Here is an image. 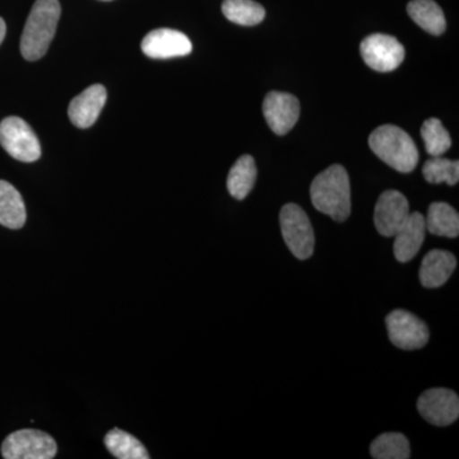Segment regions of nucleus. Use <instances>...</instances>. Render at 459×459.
Wrapping results in <instances>:
<instances>
[{
    "instance_id": "1",
    "label": "nucleus",
    "mask_w": 459,
    "mask_h": 459,
    "mask_svg": "<svg viewBox=\"0 0 459 459\" xmlns=\"http://www.w3.org/2000/svg\"><path fill=\"white\" fill-rule=\"evenodd\" d=\"M312 204L334 221H346L351 213V186L346 169L332 165L320 172L310 186Z\"/></svg>"
},
{
    "instance_id": "2",
    "label": "nucleus",
    "mask_w": 459,
    "mask_h": 459,
    "mask_svg": "<svg viewBox=\"0 0 459 459\" xmlns=\"http://www.w3.org/2000/svg\"><path fill=\"white\" fill-rule=\"evenodd\" d=\"M60 12L59 0H36L21 38V53L26 60L35 62L47 54L56 36Z\"/></svg>"
},
{
    "instance_id": "3",
    "label": "nucleus",
    "mask_w": 459,
    "mask_h": 459,
    "mask_svg": "<svg viewBox=\"0 0 459 459\" xmlns=\"http://www.w3.org/2000/svg\"><path fill=\"white\" fill-rule=\"evenodd\" d=\"M370 150L394 170L409 174L419 164V150L403 129L385 124L377 126L369 137Z\"/></svg>"
},
{
    "instance_id": "4",
    "label": "nucleus",
    "mask_w": 459,
    "mask_h": 459,
    "mask_svg": "<svg viewBox=\"0 0 459 459\" xmlns=\"http://www.w3.org/2000/svg\"><path fill=\"white\" fill-rule=\"evenodd\" d=\"M280 225L290 252L300 261L310 258L314 253L316 238L312 223L303 208L294 204L283 205L280 213Z\"/></svg>"
},
{
    "instance_id": "5",
    "label": "nucleus",
    "mask_w": 459,
    "mask_h": 459,
    "mask_svg": "<svg viewBox=\"0 0 459 459\" xmlns=\"http://www.w3.org/2000/svg\"><path fill=\"white\" fill-rule=\"evenodd\" d=\"M56 443L49 434L35 429L14 431L2 444L5 459H51L56 455Z\"/></svg>"
},
{
    "instance_id": "6",
    "label": "nucleus",
    "mask_w": 459,
    "mask_h": 459,
    "mask_svg": "<svg viewBox=\"0 0 459 459\" xmlns=\"http://www.w3.org/2000/svg\"><path fill=\"white\" fill-rule=\"evenodd\" d=\"M0 144L18 161H38L41 156L40 141L31 126L18 117H5L0 123Z\"/></svg>"
},
{
    "instance_id": "7",
    "label": "nucleus",
    "mask_w": 459,
    "mask_h": 459,
    "mask_svg": "<svg viewBox=\"0 0 459 459\" xmlns=\"http://www.w3.org/2000/svg\"><path fill=\"white\" fill-rule=\"evenodd\" d=\"M361 57L374 71L394 72L404 60V48L394 36L373 33L362 40Z\"/></svg>"
},
{
    "instance_id": "8",
    "label": "nucleus",
    "mask_w": 459,
    "mask_h": 459,
    "mask_svg": "<svg viewBox=\"0 0 459 459\" xmlns=\"http://www.w3.org/2000/svg\"><path fill=\"white\" fill-rule=\"evenodd\" d=\"M391 342L406 351L422 349L429 342L428 325L407 310L397 309L389 313L385 319Z\"/></svg>"
},
{
    "instance_id": "9",
    "label": "nucleus",
    "mask_w": 459,
    "mask_h": 459,
    "mask_svg": "<svg viewBox=\"0 0 459 459\" xmlns=\"http://www.w3.org/2000/svg\"><path fill=\"white\" fill-rule=\"evenodd\" d=\"M420 415L435 427H448L459 418V398L455 392L433 388L419 397Z\"/></svg>"
},
{
    "instance_id": "10",
    "label": "nucleus",
    "mask_w": 459,
    "mask_h": 459,
    "mask_svg": "<svg viewBox=\"0 0 459 459\" xmlns=\"http://www.w3.org/2000/svg\"><path fill=\"white\" fill-rule=\"evenodd\" d=\"M265 122L277 135H285L294 128L300 117V102L294 95L272 91L263 101Z\"/></svg>"
},
{
    "instance_id": "11",
    "label": "nucleus",
    "mask_w": 459,
    "mask_h": 459,
    "mask_svg": "<svg viewBox=\"0 0 459 459\" xmlns=\"http://www.w3.org/2000/svg\"><path fill=\"white\" fill-rule=\"evenodd\" d=\"M407 198L398 190H385L380 195L374 212L377 232L385 238H394L410 214Z\"/></svg>"
},
{
    "instance_id": "12",
    "label": "nucleus",
    "mask_w": 459,
    "mask_h": 459,
    "mask_svg": "<svg viewBox=\"0 0 459 459\" xmlns=\"http://www.w3.org/2000/svg\"><path fill=\"white\" fill-rule=\"evenodd\" d=\"M142 51L152 59H171L192 53L193 45L186 33L171 29L153 30L142 41Z\"/></svg>"
},
{
    "instance_id": "13",
    "label": "nucleus",
    "mask_w": 459,
    "mask_h": 459,
    "mask_svg": "<svg viewBox=\"0 0 459 459\" xmlns=\"http://www.w3.org/2000/svg\"><path fill=\"white\" fill-rule=\"evenodd\" d=\"M107 99V89L102 84H92L72 100L68 108L69 119L78 128H90L98 120Z\"/></svg>"
},
{
    "instance_id": "14",
    "label": "nucleus",
    "mask_w": 459,
    "mask_h": 459,
    "mask_svg": "<svg viewBox=\"0 0 459 459\" xmlns=\"http://www.w3.org/2000/svg\"><path fill=\"white\" fill-rule=\"evenodd\" d=\"M427 235V222L420 212L409 214L403 225L394 234V252L401 263L410 262L421 249Z\"/></svg>"
},
{
    "instance_id": "15",
    "label": "nucleus",
    "mask_w": 459,
    "mask_h": 459,
    "mask_svg": "<svg viewBox=\"0 0 459 459\" xmlns=\"http://www.w3.org/2000/svg\"><path fill=\"white\" fill-rule=\"evenodd\" d=\"M457 267V259L446 250H430L420 267V282L427 289L443 286Z\"/></svg>"
},
{
    "instance_id": "16",
    "label": "nucleus",
    "mask_w": 459,
    "mask_h": 459,
    "mask_svg": "<svg viewBox=\"0 0 459 459\" xmlns=\"http://www.w3.org/2000/svg\"><path fill=\"white\" fill-rule=\"evenodd\" d=\"M26 217L22 195L12 184L0 180V225L18 230L25 225Z\"/></svg>"
},
{
    "instance_id": "17",
    "label": "nucleus",
    "mask_w": 459,
    "mask_h": 459,
    "mask_svg": "<svg viewBox=\"0 0 459 459\" xmlns=\"http://www.w3.org/2000/svg\"><path fill=\"white\" fill-rule=\"evenodd\" d=\"M407 12L416 25L431 35L439 36L446 31V17L434 0H412L407 5Z\"/></svg>"
},
{
    "instance_id": "18",
    "label": "nucleus",
    "mask_w": 459,
    "mask_h": 459,
    "mask_svg": "<svg viewBox=\"0 0 459 459\" xmlns=\"http://www.w3.org/2000/svg\"><path fill=\"white\" fill-rule=\"evenodd\" d=\"M256 165L255 159L249 155L241 156L235 162L228 177V190L230 195L238 201H243L255 188L256 181Z\"/></svg>"
},
{
    "instance_id": "19",
    "label": "nucleus",
    "mask_w": 459,
    "mask_h": 459,
    "mask_svg": "<svg viewBox=\"0 0 459 459\" xmlns=\"http://www.w3.org/2000/svg\"><path fill=\"white\" fill-rule=\"evenodd\" d=\"M427 231L437 237L458 238L459 235V216L457 211L444 202H435L429 207Z\"/></svg>"
},
{
    "instance_id": "20",
    "label": "nucleus",
    "mask_w": 459,
    "mask_h": 459,
    "mask_svg": "<svg viewBox=\"0 0 459 459\" xmlns=\"http://www.w3.org/2000/svg\"><path fill=\"white\" fill-rule=\"evenodd\" d=\"M108 451L119 459H148L150 455L143 444L126 431L120 429H113L108 431L104 439Z\"/></svg>"
},
{
    "instance_id": "21",
    "label": "nucleus",
    "mask_w": 459,
    "mask_h": 459,
    "mask_svg": "<svg viewBox=\"0 0 459 459\" xmlns=\"http://www.w3.org/2000/svg\"><path fill=\"white\" fill-rule=\"evenodd\" d=\"M223 16L240 26L259 25L265 17V9L255 0H225Z\"/></svg>"
},
{
    "instance_id": "22",
    "label": "nucleus",
    "mask_w": 459,
    "mask_h": 459,
    "mask_svg": "<svg viewBox=\"0 0 459 459\" xmlns=\"http://www.w3.org/2000/svg\"><path fill=\"white\" fill-rule=\"evenodd\" d=\"M371 457L376 459H407L411 457L409 439L400 433L379 435L370 446Z\"/></svg>"
},
{
    "instance_id": "23",
    "label": "nucleus",
    "mask_w": 459,
    "mask_h": 459,
    "mask_svg": "<svg viewBox=\"0 0 459 459\" xmlns=\"http://www.w3.org/2000/svg\"><path fill=\"white\" fill-rule=\"evenodd\" d=\"M421 135L425 142V148L430 156H442L452 146L451 134L437 117H430L422 124Z\"/></svg>"
},
{
    "instance_id": "24",
    "label": "nucleus",
    "mask_w": 459,
    "mask_h": 459,
    "mask_svg": "<svg viewBox=\"0 0 459 459\" xmlns=\"http://www.w3.org/2000/svg\"><path fill=\"white\" fill-rule=\"evenodd\" d=\"M422 175L425 180L431 184L446 183L448 186H455L459 181V162L458 160L443 159V157H433L425 162L422 168Z\"/></svg>"
},
{
    "instance_id": "25",
    "label": "nucleus",
    "mask_w": 459,
    "mask_h": 459,
    "mask_svg": "<svg viewBox=\"0 0 459 459\" xmlns=\"http://www.w3.org/2000/svg\"><path fill=\"white\" fill-rule=\"evenodd\" d=\"M5 32H7V26H5L4 20L0 18V44L4 40Z\"/></svg>"
},
{
    "instance_id": "26",
    "label": "nucleus",
    "mask_w": 459,
    "mask_h": 459,
    "mask_svg": "<svg viewBox=\"0 0 459 459\" xmlns=\"http://www.w3.org/2000/svg\"><path fill=\"white\" fill-rule=\"evenodd\" d=\"M105 2H108V0H105Z\"/></svg>"
}]
</instances>
